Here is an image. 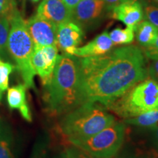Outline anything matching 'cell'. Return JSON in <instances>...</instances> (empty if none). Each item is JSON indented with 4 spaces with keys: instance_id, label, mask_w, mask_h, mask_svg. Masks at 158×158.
<instances>
[{
    "instance_id": "obj_31",
    "label": "cell",
    "mask_w": 158,
    "mask_h": 158,
    "mask_svg": "<svg viewBox=\"0 0 158 158\" xmlns=\"http://www.w3.org/2000/svg\"><path fill=\"white\" fill-rule=\"evenodd\" d=\"M54 158H68V156H67L65 152H62L58 154V155L55 156Z\"/></svg>"
},
{
    "instance_id": "obj_6",
    "label": "cell",
    "mask_w": 158,
    "mask_h": 158,
    "mask_svg": "<svg viewBox=\"0 0 158 158\" xmlns=\"http://www.w3.org/2000/svg\"><path fill=\"white\" fill-rule=\"evenodd\" d=\"M126 124L114 122L92 137L71 143L95 158H114L122 149Z\"/></svg>"
},
{
    "instance_id": "obj_9",
    "label": "cell",
    "mask_w": 158,
    "mask_h": 158,
    "mask_svg": "<svg viewBox=\"0 0 158 158\" xmlns=\"http://www.w3.org/2000/svg\"><path fill=\"white\" fill-rule=\"evenodd\" d=\"M58 56V48L56 45H48L34 48L31 59V65L35 73L40 78L43 86L50 81L52 76Z\"/></svg>"
},
{
    "instance_id": "obj_15",
    "label": "cell",
    "mask_w": 158,
    "mask_h": 158,
    "mask_svg": "<svg viewBox=\"0 0 158 158\" xmlns=\"http://www.w3.org/2000/svg\"><path fill=\"white\" fill-rule=\"evenodd\" d=\"M134 31L136 40L143 48L152 45L158 35V29L147 20H143L138 23Z\"/></svg>"
},
{
    "instance_id": "obj_14",
    "label": "cell",
    "mask_w": 158,
    "mask_h": 158,
    "mask_svg": "<svg viewBox=\"0 0 158 158\" xmlns=\"http://www.w3.org/2000/svg\"><path fill=\"white\" fill-rule=\"evenodd\" d=\"M24 84H18L7 89V100L10 109L17 110L26 121L31 122L32 117L27 101Z\"/></svg>"
},
{
    "instance_id": "obj_29",
    "label": "cell",
    "mask_w": 158,
    "mask_h": 158,
    "mask_svg": "<svg viewBox=\"0 0 158 158\" xmlns=\"http://www.w3.org/2000/svg\"><path fill=\"white\" fill-rule=\"evenodd\" d=\"M152 130V141L156 148V149L158 151V124L151 127Z\"/></svg>"
},
{
    "instance_id": "obj_12",
    "label": "cell",
    "mask_w": 158,
    "mask_h": 158,
    "mask_svg": "<svg viewBox=\"0 0 158 158\" xmlns=\"http://www.w3.org/2000/svg\"><path fill=\"white\" fill-rule=\"evenodd\" d=\"M112 17L127 27H135L144 20L143 9L140 0H130L112 10Z\"/></svg>"
},
{
    "instance_id": "obj_8",
    "label": "cell",
    "mask_w": 158,
    "mask_h": 158,
    "mask_svg": "<svg viewBox=\"0 0 158 158\" xmlns=\"http://www.w3.org/2000/svg\"><path fill=\"white\" fill-rule=\"evenodd\" d=\"M26 25L35 48L56 45L57 26L54 23L36 14L26 21Z\"/></svg>"
},
{
    "instance_id": "obj_25",
    "label": "cell",
    "mask_w": 158,
    "mask_h": 158,
    "mask_svg": "<svg viewBox=\"0 0 158 158\" xmlns=\"http://www.w3.org/2000/svg\"><path fill=\"white\" fill-rule=\"evenodd\" d=\"M143 52L147 58L152 60L158 59V35L155 42L150 46L143 48Z\"/></svg>"
},
{
    "instance_id": "obj_19",
    "label": "cell",
    "mask_w": 158,
    "mask_h": 158,
    "mask_svg": "<svg viewBox=\"0 0 158 158\" xmlns=\"http://www.w3.org/2000/svg\"><path fill=\"white\" fill-rule=\"evenodd\" d=\"M10 20L7 17H0V57L2 60L8 59L9 52L7 51V39H8Z\"/></svg>"
},
{
    "instance_id": "obj_3",
    "label": "cell",
    "mask_w": 158,
    "mask_h": 158,
    "mask_svg": "<svg viewBox=\"0 0 158 158\" xmlns=\"http://www.w3.org/2000/svg\"><path fill=\"white\" fill-rule=\"evenodd\" d=\"M115 122L107 108L99 102H84L65 114L59 124L70 143L92 137Z\"/></svg>"
},
{
    "instance_id": "obj_2",
    "label": "cell",
    "mask_w": 158,
    "mask_h": 158,
    "mask_svg": "<svg viewBox=\"0 0 158 158\" xmlns=\"http://www.w3.org/2000/svg\"><path fill=\"white\" fill-rule=\"evenodd\" d=\"M43 86V100L51 115H64L78 107L77 57L59 55L52 76Z\"/></svg>"
},
{
    "instance_id": "obj_24",
    "label": "cell",
    "mask_w": 158,
    "mask_h": 158,
    "mask_svg": "<svg viewBox=\"0 0 158 158\" xmlns=\"http://www.w3.org/2000/svg\"><path fill=\"white\" fill-rule=\"evenodd\" d=\"M31 158H48L47 157V141L43 139L37 142L35 146Z\"/></svg>"
},
{
    "instance_id": "obj_17",
    "label": "cell",
    "mask_w": 158,
    "mask_h": 158,
    "mask_svg": "<svg viewBox=\"0 0 158 158\" xmlns=\"http://www.w3.org/2000/svg\"><path fill=\"white\" fill-rule=\"evenodd\" d=\"M123 122L125 124L143 127H152L158 124V108L149 110L135 117L125 118Z\"/></svg>"
},
{
    "instance_id": "obj_27",
    "label": "cell",
    "mask_w": 158,
    "mask_h": 158,
    "mask_svg": "<svg viewBox=\"0 0 158 158\" xmlns=\"http://www.w3.org/2000/svg\"><path fill=\"white\" fill-rule=\"evenodd\" d=\"M102 1L104 2L106 10L110 11L116 6L121 5L122 3L125 2L127 1H130V0H102Z\"/></svg>"
},
{
    "instance_id": "obj_34",
    "label": "cell",
    "mask_w": 158,
    "mask_h": 158,
    "mask_svg": "<svg viewBox=\"0 0 158 158\" xmlns=\"http://www.w3.org/2000/svg\"></svg>"
},
{
    "instance_id": "obj_30",
    "label": "cell",
    "mask_w": 158,
    "mask_h": 158,
    "mask_svg": "<svg viewBox=\"0 0 158 158\" xmlns=\"http://www.w3.org/2000/svg\"><path fill=\"white\" fill-rule=\"evenodd\" d=\"M81 1L82 0H62V2L64 3V5H66L71 11H72L76 7V5Z\"/></svg>"
},
{
    "instance_id": "obj_11",
    "label": "cell",
    "mask_w": 158,
    "mask_h": 158,
    "mask_svg": "<svg viewBox=\"0 0 158 158\" xmlns=\"http://www.w3.org/2000/svg\"><path fill=\"white\" fill-rule=\"evenodd\" d=\"M37 14L54 23L57 27L72 21V11L62 0H42L37 7Z\"/></svg>"
},
{
    "instance_id": "obj_26",
    "label": "cell",
    "mask_w": 158,
    "mask_h": 158,
    "mask_svg": "<svg viewBox=\"0 0 158 158\" xmlns=\"http://www.w3.org/2000/svg\"><path fill=\"white\" fill-rule=\"evenodd\" d=\"M147 73L152 79L158 83V59L152 60L148 68Z\"/></svg>"
},
{
    "instance_id": "obj_4",
    "label": "cell",
    "mask_w": 158,
    "mask_h": 158,
    "mask_svg": "<svg viewBox=\"0 0 158 158\" xmlns=\"http://www.w3.org/2000/svg\"><path fill=\"white\" fill-rule=\"evenodd\" d=\"M34 43L31 38L26 21L16 10L10 19V27L7 39V51L15 63L23 84L27 89H35L34 78L36 76L31 59L34 51Z\"/></svg>"
},
{
    "instance_id": "obj_23",
    "label": "cell",
    "mask_w": 158,
    "mask_h": 158,
    "mask_svg": "<svg viewBox=\"0 0 158 158\" xmlns=\"http://www.w3.org/2000/svg\"><path fill=\"white\" fill-rule=\"evenodd\" d=\"M64 152L68 158H95L73 145L67 148Z\"/></svg>"
},
{
    "instance_id": "obj_5",
    "label": "cell",
    "mask_w": 158,
    "mask_h": 158,
    "mask_svg": "<svg viewBox=\"0 0 158 158\" xmlns=\"http://www.w3.org/2000/svg\"><path fill=\"white\" fill-rule=\"evenodd\" d=\"M124 118L135 117L158 108V83L144 79L106 106Z\"/></svg>"
},
{
    "instance_id": "obj_18",
    "label": "cell",
    "mask_w": 158,
    "mask_h": 158,
    "mask_svg": "<svg viewBox=\"0 0 158 158\" xmlns=\"http://www.w3.org/2000/svg\"><path fill=\"white\" fill-rule=\"evenodd\" d=\"M134 29L133 27H127L125 29L118 27L110 31L109 37L114 45L130 44L133 42L135 37Z\"/></svg>"
},
{
    "instance_id": "obj_21",
    "label": "cell",
    "mask_w": 158,
    "mask_h": 158,
    "mask_svg": "<svg viewBox=\"0 0 158 158\" xmlns=\"http://www.w3.org/2000/svg\"><path fill=\"white\" fill-rule=\"evenodd\" d=\"M143 9L144 19L152 23L158 29V5L147 0H140Z\"/></svg>"
},
{
    "instance_id": "obj_33",
    "label": "cell",
    "mask_w": 158,
    "mask_h": 158,
    "mask_svg": "<svg viewBox=\"0 0 158 158\" xmlns=\"http://www.w3.org/2000/svg\"><path fill=\"white\" fill-rule=\"evenodd\" d=\"M152 1H153L155 3L157 4V5H158V0H152Z\"/></svg>"
},
{
    "instance_id": "obj_13",
    "label": "cell",
    "mask_w": 158,
    "mask_h": 158,
    "mask_svg": "<svg viewBox=\"0 0 158 158\" xmlns=\"http://www.w3.org/2000/svg\"><path fill=\"white\" fill-rule=\"evenodd\" d=\"M114 45V43L109 37V33L105 31L87 44L82 47H78L74 51L73 56L79 58L100 56L109 52Z\"/></svg>"
},
{
    "instance_id": "obj_20",
    "label": "cell",
    "mask_w": 158,
    "mask_h": 158,
    "mask_svg": "<svg viewBox=\"0 0 158 158\" xmlns=\"http://www.w3.org/2000/svg\"><path fill=\"white\" fill-rule=\"evenodd\" d=\"M14 69V65L10 62L2 60L0 57V102L4 93L8 89L10 75L13 73Z\"/></svg>"
},
{
    "instance_id": "obj_10",
    "label": "cell",
    "mask_w": 158,
    "mask_h": 158,
    "mask_svg": "<svg viewBox=\"0 0 158 158\" xmlns=\"http://www.w3.org/2000/svg\"><path fill=\"white\" fill-rule=\"evenodd\" d=\"M84 37L83 29L73 21L57 27L56 46L65 55L73 56L74 51L82 43Z\"/></svg>"
},
{
    "instance_id": "obj_16",
    "label": "cell",
    "mask_w": 158,
    "mask_h": 158,
    "mask_svg": "<svg viewBox=\"0 0 158 158\" xmlns=\"http://www.w3.org/2000/svg\"><path fill=\"white\" fill-rule=\"evenodd\" d=\"M13 131L5 120L0 118V158H14L13 154Z\"/></svg>"
},
{
    "instance_id": "obj_28",
    "label": "cell",
    "mask_w": 158,
    "mask_h": 158,
    "mask_svg": "<svg viewBox=\"0 0 158 158\" xmlns=\"http://www.w3.org/2000/svg\"><path fill=\"white\" fill-rule=\"evenodd\" d=\"M114 158H139L138 156L136 155L135 152H132L131 150L129 149H127L121 152L120 153H117L116 155Z\"/></svg>"
},
{
    "instance_id": "obj_22",
    "label": "cell",
    "mask_w": 158,
    "mask_h": 158,
    "mask_svg": "<svg viewBox=\"0 0 158 158\" xmlns=\"http://www.w3.org/2000/svg\"><path fill=\"white\" fill-rule=\"evenodd\" d=\"M16 10L15 0H0V17H7L10 20Z\"/></svg>"
},
{
    "instance_id": "obj_1",
    "label": "cell",
    "mask_w": 158,
    "mask_h": 158,
    "mask_svg": "<svg viewBox=\"0 0 158 158\" xmlns=\"http://www.w3.org/2000/svg\"><path fill=\"white\" fill-rule=\"evenodd\" d=\"M77 62L80 105L99 102L106 106L148 76L143 51L134 45L100 56L78 57Z\"/></svg>"
},
{
    "instance_id": "obj_7",
    "label": "cell",
    "mask_w": 158,
    "mask_h": 158,
    "mask_svg": "<svg viewBox=\"0 0 158 158\" xmlns=\"http://www.w3.org/2000/svg\"><path fill=\"white\" fill-rule=\"evenodd\" d=\"M107 11L102 0H82L72 10V21L83 29L95 27Z\"/></svg>"
},
{
    "instance_id": "obj_32",
    "label": "cell",
    "mask_w": 158,
    "mask_h": 158,
    "mask_svg": "<svg viewBox=\"0 0 158 158\" xmlns=\"http://www.w3.org/2000/svg\"><path fill=\"white\" fill-rule=\"evenodd\" d=\"M29 1L31 2H33V3H37V2H39L42 1V0H29Z\"/></svg>"
}]
</instances>
